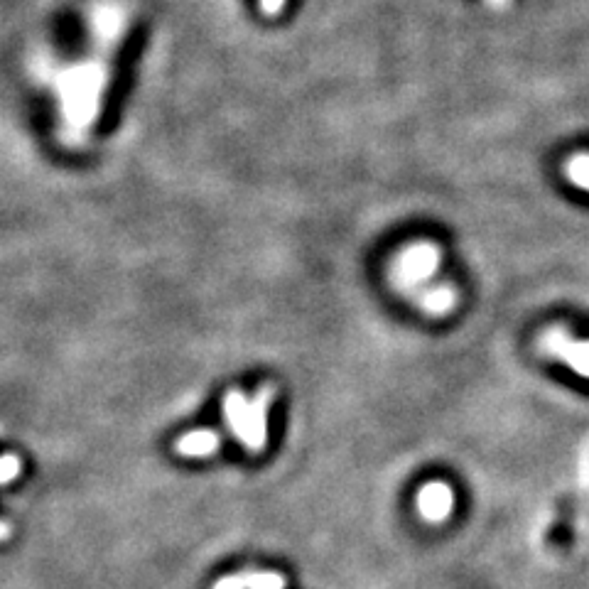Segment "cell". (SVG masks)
Masks as SVG:
<instances>
[{
	"instance_id": "1",
	"label": "cell",
	"mask_w": 589,
	"mask_h": 589,
	"mask_svg": "<svg viewBox=\"0 0 589 589\" xmlns=\"http://www.w3.org/2000/svg\"><path fill=\"white\" fill-rule=\"evenodd\" d=\"M106 84V69L99 62L72 69L62 81L64 113L67 121L77 128H86L99 111L101 89Z\"/></svg>"
},
{
	"instance_id": "2",
	"label": "cell",
	"mask_w": 589,
	"mask_h": 589,
	"mask_svg": "<svg viewBox=\"0 0 589 589\" xmlns=\"http://www.w3.org/2000/svg\"><path fill=\"white\" fill-rule=\"evenodd\" d=\"M442 261V253L435 243L430 241H418L413 246H405L396 258V266H393V280L401 285L403 290L413 293L420 285L428 283L432 275L437 273Z\"/></svg>"
},
{
	"instance_id": "3",
	"label": "cell",
	"mask_w": 589,
	"mask_h": 589,
	"mask_svg": "<svg viewBox=\"0 0 589 589\" xmlns=\"http://www.w3.org/2000/svg\"><path fill=\"white\" fill-rule=\"evenodd\" d=\"M543 354L563 361L575 374L589 378V339H575L565 327H553L540 337Z\"/></svg>"
},
{
	"instance_id": "4",
	"label": "cell",
	"mask_w": 589,
	"mask_h": 589,
	"mask_svg": "<svg viewBox=\"0 0 589 589\" xmlns=\"http://www.w3.org/2000/svg\"><path fill=\"white\" fill-rule=\"evenodd\" d=\"M455 509V491L445 482H430L420 489L418 511L428 523H442Z\"/></svg>"
},
{
	"instance_id": "5",
	"label": "cell",
	"mask_w": 589,
	"mask_h": 589,
	"mask_svg": "<svg viewBox=\"0 0 589 589\" xmlns=\"http://www.w3.org/2000/svg\"><path fill=\"white\" fill-rule=\"evenodd\" d=\"M226 423L243 447H251V401L241 391H229L224 401Z\"/></svg>"
},
{
	"instance_id": "6",
	"label": "cell",
	"mask_w": 589,
	"mask_h": 589,
	"mask_svg": "<svg viewBox=\"0 0 589 589\" xmlns=\"http://www.w3.org/2000/svg\"><path fill=\"white\" fill-rule=\"evenodd\" d=\"M273 396H275V388L263 386L251 401V447H248V452H253V455L266 450L268 408H270V401H273Z\"/></svg>"
},
{
	"instance_id": "7",
	"label": "cell",
	"mask_w": 589,
	"mask_h": 589,
	"mask_svg": "<svg viewBox=\"0 0 589 589\" xmlns=\"http://www.w3.org/2000/svg\"><path fill=\"white\" fill-rule=\"evenodd\" d=\"M221 435L214 430H194L180 437L175 445L177 455L182 457H209L219 450Z\"/></svg>"
},
{
	"instance_id": "8",
	"label": "cell",
	"mask_w": 589,
	"mask_h": 589,
	"mask_svg": "<svg viewBox=\"0 0 589 589\" xmlns=\"http://www.w3.org/2000/svg\"><path fill=\"white\" fill-rule=\"evenodd\" d=\"M418 302L428 315H445V312L455 310L459 295L455 285L445 283V285H437V288L423 290V293L418 295Z\"/></svg>"
},
{
	"instance_id": "9",
	"label": "cell",
	"mask_w": 589,
	"mask_h": 589,
	"mask_svg": "<svg viewBox=\"0 0 589 589\" xmlns=\"http://www.w3.org/2000/svg\"><path fill=\"white\" fill-rule=\"evenodd\" d=\"M563 170H565V177L572 182V185L587 189L589 192V155L587 153L572 155V158L565 162Z\"/></svg>"
},
{
	"instance_id": "10",
	"label": "cell",
	"mask_w": 589,
	"mask_h": 589,
	"mask_svg": "<svg viewBox=\"0 0 589 589\" xmlns=\"http://www.w3.org/2000/svg\"><path fill=\"white\" fill-rule=\"evenodd\" d=\"M246 589H285V577L278 572H241Z\"/></svg>"
},
{
	"instance_id": "11",
	"label": "cell",
	"mask_w": 589,
	"mask_h": 589,
	"mask_svg": "<svg viewBox=\"0 0 589 589\" xmlns=\"http://www.w3.org/2000/svg\"><path fill=\"white\" fill-rule=\"evenodd\" d=\"M20 469H23V462H20L18 455H3V457H0V486L10 484L13 479H18Z\"/></svg>"
},
{
	"instance_id": "12",
	"label": "cell",
	"mask_w": 589,
	"mask_h": 589,
	"mask_svg": "<svg viewBox=\"0 0 589 589\" xmlns=\"http://www.w3.org/2000/svg\"><path fill=\"white\" fill-rule=\"evenodd\" d=\"M212 589H246V587H243L241 575H229V577H221L219 582H214Z\"/></svg>"
},
{
	"instance_id": "13",
	"label": "cell",
	"mask_w": 589,
	"mask_h": 589,
	"mask_svg": "<svg viewBox=\"0 0 589 589\" xmlns=\"http://www.w3.org/2000/svg\"><path fill=\"white\" fill-rule=\"evenodd\" d=\"M285 8V0H261V10L266 15H278Z\"/></svg>"
},
{
	"instance_id": "14",
	"label": "cell",
	"mask_w": 589,
	"mask_h": 589,
	"mask_svg": "<svg viewBox=\"0 0 589 589\" xmlns=\"http://www.w3.org/2000/svg\"><path fill=\"white\" fill-rule=\"evenodd\" d=\"M10 538V526L5 521H0V540H8Z\"/></svg>"
},
{
	"instance_id": "15",
	"label": "cell",
	"mask_w": 589,
	"mask_h": 589,
	"mask_svg": "<svg viewBox=\"0 0 589 589\" xmlns=\"http://www.w3.org/2000/svg\"><path fill=\"white\" fill-rule=\"evenodd\" d=\"M506 3H509V0H489V5H494V8H504Z\"/></svg>"
}]
</instances>
